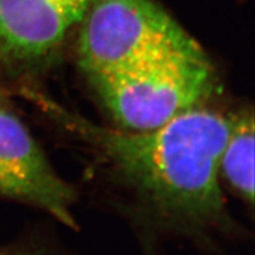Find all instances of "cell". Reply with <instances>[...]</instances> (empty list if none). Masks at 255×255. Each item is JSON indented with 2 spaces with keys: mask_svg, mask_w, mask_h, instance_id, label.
Listing matches in <instances>:
<instances>
[{
  "mask_svg": "<svg viewBox=\"0 0 255 255\" xmlns=\"http://www.w3.org/2000/svg\"><path fill=\"white\" fill-rule=\"evenodd\" d=\"M25 95L91 145L167 221L188 228H228L219 174L232 119L199 107L155 129L119 130L65 109L45 94L26 89Z\"/></svg>",
  "mask_w": 255,
  "mask_h": 255,
  "instance_id": "6da1fadb",
  "label": "cell"
},
{
  "mask_svg": "<svg viewBox=\"0 0 255 255\" xmlns=\"http://www.w3.org/2000/svg\"><path fill=\"white\" fill-rule=\"evenodd\" d=\"M88 79L111 117L128 130L163 126L201 107L216 87L215 70L200 44L124 71Z\"/></svg>",
  "mask_w": 255,
  "mask_h": 255,
  "instance_id": "7a4b0ae2",
  "label": "cell"
},
{
  "mask_svg": "<svg viewBox=\"0 0 255 255\" xmlns=\"http://www.w3.org/2000/svg\"><path fill=\"white\" fill-rule=\"evenodd\" d=\"M78 27V64L88 78L199 45L154 0H97Z\"/></svg>",
  "mask_w": 255,
  "mask_h": 255,
  "instance_id": "3957f363",
  "label": "cell"
},
{
  "mask_svg": "<svg viewBox=\"0 0 255 255\" xmlns=\"http://www.w3.org/2000/svg\"><path fill=\"white\" fill-rule=\"evenodd\" d=\"M97 0H0V66L14 75L44 70Z\"/></svg>",
  "mask_w": 255,
  "mask_h": 255,
  "instance_id": "277c9868",
  "label": "cell"
},
{
  "mask_svg": "<svg viewBox=\"0 0 255 255\" xmlns=\"http://www.w3.org/2000/svg\"><path fill=\"white\" fill-rule=\"evenodd\" d=\"M0 196L45 210L75 228L73 187L57 174L26 126L0 107Z\"/></svg>",
  "mask_w": 255,
  "mask_h": 255,
  "instance_id": "5b68a950",
  "label": "cell"
},
{
  "mask_svg": "<svg viewBox=\"0 0 255 255\" xmlns=\"http://www.w3.org/2000/svg\"><path fill=\"white\" fill-rule=\"evenodd\" d=\"M220 173L248 202L254 200V117L245 111L232 119L220 157Z\"/></svg>",
  "mask_w": 255,
  "mask_h": 255,
  "instance_id": "8992f818",
  "label": "cell"
},
{
  "mask_svg": "<svg viewBox=\"0 0 255 255\" xmlns=\"http://www.w3.org/2000/svg\"><path fill=\"white\" fill-rule=\"evenodd\" d=\"M2 98H4V92H2L1 84H0V107H1V103H2Z\"/></svg>",
  "mask_w": 255,
  "mask_h": 255,
  "instance_id": "52a82bcc",
  "label": "cell"
}]
</instances>
